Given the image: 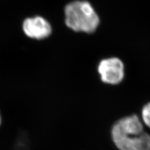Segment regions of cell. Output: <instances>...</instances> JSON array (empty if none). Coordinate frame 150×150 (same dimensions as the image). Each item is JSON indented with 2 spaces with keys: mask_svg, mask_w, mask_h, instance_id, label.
<instances>
[{
  "mask_svg": "<svg viewBox=\"0 0 150 150\" xmlns=\"http://www.w3.org/2000/svg\"><path fill=\"white\" fill-rule=\"evenodd\" d=\"M111 134L119 150H150V135L144 131L137 115L125 116L116 121Z\"/></svg>",
  "mask_w": 150,
  "mask_h": 150,
  "instance_id": "cell-1",
  "label": "cell"
},
{
  "mask_svg": "<svg viewBox=\"0 0 150 150\" xmlns=\"http://www.w3.org/2000/svg\"><path fill=\"white\" fill-rule=\"evenodd\" d=\"M23 30L27 36L38 40L46 38L52 31L50 23L41 16L26 19L23 22Z\"/></svg>",
  "mask_w": 150,
  "mask_h": 150,
  "instance_id": "cell-4",
  "label": "cell"
},
{
  "mask_svg": "<svg viewBox=\"0 0 150 150\" xmlns=\"http://www.w3.org/2000/svg\"><path fill=\"white\" fill-rule=\"evenodd\" d=\"M65 23L76 32L94 33L100 24V18L91 4L85 1H75L65 7Z\"/></svg>",
  "mask_w": 150,
  "mask_h": 150,
  "instance_id": "cell-2",
  "label": "cell"
},
{
  "mask_svg": "<svg viewBox=\"0 0 150 150\" xmlns=\"http://www.w3.org/2000/svg\"><path fill=\"white\" fill-rule=\"evenodd\" d=\"M142 116L144 123L150 128V102L143 108Z\"/></svg>",
  "mask_w": 150,
  "mask_h": 150,
  "instance_id": "cell-5",
  "label": "cell"
},
{
  "mask_svg": "<svg viewBox=\"0 0 150 150\" xmlns=\"http://www.w3.org/2000/svg\"><path fill=\"white\" fill-rule=\"evenodd\" d=\"M98 72L101 80L105 84L116 85L125 78V65L116 57L102 59L98 66Z\"/></svg>",
  "mask_w": 150,
  "mask_h": 150,
  "instance_id": "cell-3",
  "label": "cell"
},
{
  "mask_svg": "<svg viewBox=\"0 0 150 150\" xmlns=\"http://www.w3.org/2000/svg\"><path fill=\"white\" fill-rule=\"evenodd\" d=\"M0 123H1V118H0Z\"/></svg>",
  "mask_w": 150,
  "mask_h": 150,
  "instance_id": "cell-6",
  "label": "cell"
}]
</instances>
